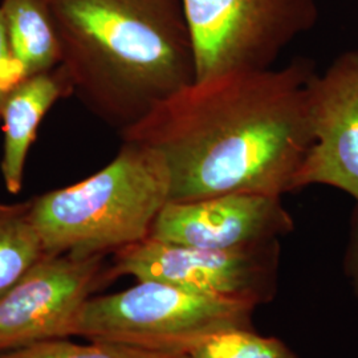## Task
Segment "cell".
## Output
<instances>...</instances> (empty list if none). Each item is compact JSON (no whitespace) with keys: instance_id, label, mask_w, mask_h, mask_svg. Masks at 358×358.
<instances>
[{"instance_id":"obj_1","label":"cell","mask_w":358,"mask_h":358,"mask_svg":"<svg viewBox=\"0 0 358 358\" xmlns=\"http://www.w3.org/2000/svg\"><path fill=\"white\" fill-rule=\"evenodd\" d=\"M307 62L196 78L120 136L166 161L170 201L231 192L282 196L312 145Z\"/></svg>"},{"instance_id":"obj_2","label":"cell","mask_w":358,"mask_h":358,"mask_svg":"<svg viewBox=\"0 0 358 358\" xmlns=\"http://www.w3.org/2000/svg\"><path fill=\"white\" fill-rule=\"evenodd\" d=\"M72 94L121 134L196 77L180 0H50Z\"/></svg>"},{"instance_id":"obj_3","label":"cell","mask_w":358,"mask_h":358,"mask_svg":"<svg viewBox=\"0 0 358 358\" xmlns=\"http://www.w3.org/2000/svg\"><path fill=\"white\" fill-rule=\"evenodd\" d=\"M169 201L165 158L124 141L97 173L31 199V213L45 254L108 256L149 238Z\"/></svg>"},{"instance_id":"obj_4","label":"cell","mask_w":358,"mask_h":358,"mask_svg":"<svg viewBox=\"0 0 358 358\" xmlns=\"http://www.w3.org/2000/svg\"><path fill=\"white\" fill-rule=\"evenodd\" d=\"M256 306L190 292L158 282H137L115 294L92 296L72 336L189 356L213 334L252 328Z\"/></svg>"},{"instance_id":"obj_5","label":"cell","mask_w":358,"mask_h":358,"mask_svg":"<svg viewBox=\"0 0 358 358\" xmlns=\"http://www.w3.org/2000/svg\"><path fill=\"white\" fill-rule=\"evenodd\" d=\"M196 78L271 68L319 19L316 0H180Z\"/></svg>"},{"instance_id":"obj_6","label":"cell","mask_w":358,"mask_h":358,"mask_svg":"<svg viewBox=\"0 0 358 358\" xmlns=\"http://www.w3.org/2000/svg\"><path fill=\"white\" fill-rule=\"evenodd\" d=\"M280 241L239 250H208L146 238L112 254L109 275L158 282L220 299L269 303L278 291Z\"/></svg>"},{"instance_id":"obj_7","label":"cell","mask_w":358,"mask_h":358,"mask_svg":"<svg viewBox=\"0 0 358 358\" xmlns=\"http://www.w3.org/2000/svg\"><path fill=\"white\" fill-rule=\"evenodd\" d=\"M110 280L106 255L45 254L0 296V353L71 337L81 308Z\"/></svg>"},{"instance_id":"obj_8","label":"cell","mask_w":358,"mask_h":358,"mask_svg":"<svg viewBox=\"0 0 358 358\" xmlns=\"http://www.w3.org/2000/svg\"><path fill=\"white\" fill-rule=\"evenodd\" d=\"M312 145L294 190L322 185L346 192L358 208V52L340 55L307 84Z\"/></svg>"},{"instance_id":"obj_9","label":"cell","mask_w":358,"mask_h":358,"mask_svg":"<svg viewBox=\"0 0 358 358\" xmlns=\"http://www.w3.org/2000/svg\"><path fill=\"white\" fill-rule=\"evenodd\" d=\"M294 227L282 196L231 192L167 202L149 238L208 250H239L280 241Z\"/></svg>"},{"instance_id":"obj_10","label":"cell","mask_w":358,"mask_h":358,"mask_svg":"<svg viewBox=\"0 0 358 358\" xmlns=\"http://www.w3.org/2000/svg\"><path fill=\"white\" fill-rule=\"evenodd\" d=\"M72 96V88L62 66L24 77L8 90L0 105L3 155L0 173L6 190L23 189L29 150L36 140L41 121L59 100Z\"/></svg>"},{"instance_id":"obj_11","label":"cell","mask_w":358,"mask_h":358,"mask_svg":"<svg viewBox=\"0 0 358 358\" xmlns=\"http://www.w3.org/2000/svg\"><path fill=\"white\" fill-rule=\"evenodd\" d=\"M0 10L22 78L60 65L62 47L50 0H1Z\"/></svg>"},{"instance_id":"obj_12","label":"cell","mask_w":358,"mask_h":358,"mask_svg":"<svg viewBox=\"0 0 358 358\" xmlns=\"http://www.w3.org/2000/svg\"><path fill=\"white\" fill-rule=\"evenodd\" d=\"M45 255L31 213V199L0 203V296Z\"/></svg>"},{"instance_id":"obj_13","label":"cell","mask_w":358,"mask_h":358,"mask_svg":"<svg viewBox=\"0 0 358 358\" xmlns=\"http://www.w3.org/2000/svg\"><path fill=\"white\" fill-rule=\"evenodd\" d=\"M189 358H297L276 337L256 333L252 328H236L217 333L196 346Z\"/></svg>"},{"instance_id":"obj_14","label":"cell","mask_w":358,"mask_h":358,"mask_svg":"<svg viewBox=\"0 0 358 358\" xmlns=\"http://www.w3.org/2000/svg\"><path fill=\"white\" fill-rule=\"evenodd\" d=\"M0 358H189L106 341L77 344L53 338L0 353Z\"/></svg>"},{"instance_id":"obj_15","label":"cell","mask_w":358,"mask_h":358,"mask_svg":"<svg viewBox=\"0 0 358 358\" xmlns=\"http://www.w3.org/2000/svg\"><path fill=\"white\" fill-rule=\"evenodd\" d=\"M20 80L22 76L13 62V52H11L10 41L7 36V29H6L4 19L0 10V105L6 93Z\"/></svg>"},{"instance_id":"obj_16","label":"cell","mask_w":358,"mask_h":358,"mask_svg":"<svg viewBox=\"0 0 358 358\" xmlns=\"http://www.w3.org/2000/svg\"><path fill=\"white\" fill-rule=\"evenodd\" d=\"M343 269L358 303V208L356 207L350 217L348 243L343 257Z\"/></svg>"}]
</instances>
